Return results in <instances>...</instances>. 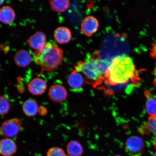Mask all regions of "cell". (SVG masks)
I'll list each match as a JSON object with an SVG mask.
<instances>
[{"instance_id":"6da1fadb","label":"cell","mask_w":156,"mask_h":156,"mask_svg":"<svg viewBox=\"0 0 156 156\" xmlns=\"http://www.w3.org/2000/svg\"><path fill=\"white\" fill-rule=\"evenodd\" d=\"M134 79L139 80L138 73L132 58L126 54L112 58L104 75V81L109 85L126 83Z\"/></svg>"},{"instance_id":"7a4b0ae2","label":"cell","mask_w":156,"mask_h":156,"mask_svg":"<svg viewBox=\"0 0 156 156\" xmlns=\"http://www.w3.org/2000/svg\"><path fill=\"white\" fill-rule=\"evenodd\" d=\"M64 58L63 51L56 45L47 42L41 49L35 51V63L40 66L42 71H53L61 65Z\"/></svg>"},{"instance_id":"3957f363","label":"cell","mask_w":156,"mask_h":156,"mask_svg":"<svg viewBox=\"0 0 156 156\" xmlns=\"http://www.w3.org/2000/svg\"><path fill=\"white\" fill-rule=\"evenodd\" d=\"M98 52L95 54L87 55L85 60L79 62L75 66V70L85 76L86 83L97 87L104 81V77L99 71Z\"/></svg>"},{"instance_id":"277c9868","label":"cell","mask_w":156,"mask_h":156,"mask_svg":"<svg viewBox=\"0 0 156 156\" xmlns=\"http://www.w3.org/2000/svg\"><path fill=\"white\" fill-rule=\"evenodd\" d=\"M145 148L143 140L139 136H130L126 142L125 149L129 156H141Z\"/></svg>"},{"instance_id":"5b68a950","label":"cell","mask_w":156,"mask_h":156,"mask_svg":"<svg viewBox=\"0 0 156 156\" xmlns=\"http://www.w3.org/2000/svg\"><path fill=\"white\" fill-rule=\"evenodd\" d=\"M21 127V121L18 118L6 120L2 124L1 135L8 138L14 137L20 131Z\"/></svg>"},{"instance_id":"8992f818","label":"cell","mask_w":156,"mask_h":156,"mask_svg":"<svg viewBox=\"0 0 156 156\" xmlns=\"http://www.w3.org/2000/svg\"><path fill=\"white\" fill-rule=\"evenodd\" d=\"M99 24L98 20L94 17L88 16L83 19L81 24L82 33L87 37H91L98 30Z\"/></svg>"},{"instance_id":"52a82bcc","label":"cell","mask_w":156,"mask_h":156,"mask_svg":"<svg viewBox=\"0 0 156 156\" xmlns=\"http://www.w3.org/2000/svg\"><path fill=\"white\" fill-rule=\"evenodd\" d=\"M48 95L54 102H61L67 98V92L63 86L59 84L54 85L50 87L48 91Z\"/></svg>"},{"instance_id":"ba28073f","label":"cell","mask_w":156,"mask_h":156,"mask_svg":"<svg viewBox=\"0 0 156 156\" xmlns=\"http://www.w3.org/2000/svg\"><path fill=\"white\" fill-rule=\"evenodd\" d=\"M29 47L36 51L41 49L47 42L46 35L42 32H37L27 40Z\"/></svg>"},{"instance_id":"9c48e42d","label":"cell","mask_w":156,"mask_h":156,"mask_svg":"<svg viewBox=\"0 0 156 156\" xmlns=\"http://www.w3.org/2000/svg\"><path fill=\"white\" fill-rule=\"evenodd\" d=\"M46 88V82L40 78H36L33 79L28 85L29 92L36 95L43 94L45 91Z\"/></svg>"},{"instance_id":"30bf717a","label":"cell","mask_w":156,"mask_h":156,"mask_svg":"<svg viewBox=\"0 0 156 156\" xmlns=\"http://www.w3.org/2000/svg\"><path fill=\"white\" fill-rule=\"evenodd\" d=\"M141 133L149 135L152 134L154 136V146L156 150V115L150 116L147 122L140 128Z\"/></svg>"},{"instance_id":"8fae6325","label":"cell","mask_w":156,"mask_h":156,"mask_svg":"<svg viewBox=\"0 0 156 156\" xmlns=\"http://www.w3.org/2000/svg\"><path fill=\"white\" fill-rule=\"evenodd\" d=\"M16 144L13 140L10 138L2 139L0 144V152L3 156H11L17 151Z\"/></svg>"},{"instance_id":"7c38bea8","label":"cell","mask_w":156,"mask_h":156,"mask_svg":"<svg viewBox=\"0 0 156 156\" xmlns=\"http://www.w3.org/2000/svg\"><path fill=\"white\" fill-rule=\"evenodd\" d=\"M54 38L58 44H64L68 43L72 38L71 31L67 27H58L55 31Z\"/></svg>"},{"instance_id":"4fadbf2b","label":"cell","mask_w":156,"mask_h":156,"mask_svg":"<svg viewBox=\"0 0 156 156\" xmlns=\"http://www.w3.org/2000/svg\"><path fill=\"white\" fill-rule=\"evenodd\" d=\"M15 63L20 67H25L28 66L32 62L31 55L25 50H21L16 53L14 58Z\"/></svg>"},{"instance_id":"5bb4252c","label":"cell","mask_w":156,"mask_h":156,"mask_svg":"<svg viewBox=\"0 0 156 156\" xmlns=\"http://www.w3.org/2000/svg\"><path fill=\"white\" fill-rule=\"evenodd\" d=\"M84 81L83 76L75 70L70 74L68 79L69 86L75 90H80Z\"/></svg>"},{"instance_id":"9a60e30c","label":"cell","mask_w":156,"mask_h":156,"mask_svg":"<svg viewBox=\"0 0 156 156\" xmlns=\"http://www.w3.org/2000/svg\"><path fill=\"white\" fill-rule=\"evenodd\" d=\"M15 16L14 11L9 6H4L0 10V20L4 24H9L12 22Z\"/></svg>"},{"instance_id":"2e32d148","label":"cell","mask_w":156,"mask_h":156,"mask_svg":"<svg viewBox=\"0 0 156 156\" xmlns=\"http://www.w3.org/2000/svg\"><path fill=\"white\" fill-rule=\"evenodd\" d=\"M39 107L36 100L30 99L24 102L23 105V110L26 115L29 117L33 116L38 112Z\"/></svg>"},{"instance_id":"e0dca14e","label":"cell","mask_w":156,"mask_h":156,"mask_svg":"<svg viewBox=\"0 0 156 156\" xmlns=\"http://www.w3.org/2000/svg\"><path fill=\"white\" fill-rule=\"evenodd\" d=\"M144 94L146 99V111L150 116L155 115H156V98L149 90H145Z\"/></svg>"},{"instance_id":"ac0fdd59","label":"cell","mask_w":156,"mask_h":156,"mask_svg":"<svg viewBox=\"0 0 156 156\" xmlns=\"http://www.w3.org/2000/svg\"><path fill=\"white\" fill-rule=\"evenodd\" d=\"M67 151L69 156H81L83 153L82 146L79 142L74 140L68 143Z\"/></svg>"},{"instance_id":"d6986e66","label":"cell","mask_w":156,"mask_h":156,"mask_svg":"<svg viewBox=\"0 0 156 156\" xmlns=\"http://www.w3.org/2000/svg\"><path fill=\"white\" fill-rule=\"evenodd\" d=\"M51 8L52 11L58 12H63L70 6L68 0H52L49 1Z\"/></svg>"},{"instance_id":"ffe728a7","label":"cell","mask_w":156,"mask_h":156,"mask_svg":"<svg viewBox=\"0 0 156 156\" xmlns=\"http://www.w3.org/2000/svg\"><path fill=\"white\" fill-rule=\"evenodd\" d=\"M0 114L4 115L8 113L10 108V105L7 97L2 95L0 97Z\"/></svg>"},{"instance_id":"44dd1931","label":"cell","mask_w":156,"mask_h":156,"mask_svg":"<svg viewBox=\"0 0 156 156\" xmlns=\"http://www.w3.org/2000/svg\"><path fill=\"white\" fill-rule=\"evenodd\" d=\"M46 156H66L65 151L61 148L53 147L50 148Z\"/></svg>"},{"instance_id":"7402d4cb","label":"cell","mask_w":156,"mask_h":156,"mask_svg":"<svg viewBox=\"0 0 156 156\" xmlns=\"http://www.w3.org/2000/svg\"><path fill=\"white\" fill-rule=\"evenodd\" d=\"M151 56L152 58L156 60V40L154 42L151 44Z\"/></svg>"},{"instance_id":"603a6c76","label":"cell","mask_w":156,"mask_h":156,"mask_svg":"<svg viewBox=\"0 0 156 156\" xmlns=\"http://www.w3.org/2000/svg\"><path fill=\"white\" fill-rule=\"evenodd\" d=\"M48 110L45 107L41 106L39 107L38 113L41 116H45Z\"/></svg>"},{"instance_id":"cb8c5ba5","label":"cell","mask_w":156,"mask_h":156,"mask_svg":"<svg viewBox=\"0 0 156 156\" xmlns=\"http://www.w3.org/2000/svg\"><path fill=\"white\" fill-rule=\"evenodd\" d=\"M153 74L154 76V79L153 83L154 85L156 87V64L154 69V71H153Z\"/></svg>"},{"instance_id":"d4e9b609","label":"cell","mask_w":156,"mask_h":156,"mask_svg":"<svg viewBox=\"0 0 156 156\" xmlns=\"http://www.w3.org/2000/svg\"><path fill=\"white\" fill-rule=\"evenodd\" d=\"M152 156H156V152L154 153V154Z\"/></svg>"},{"instance_id":"484cf974","label":"cell","mask_w":156,"mask_h":156,"mask_svg":"<svg viewBox=\"0 0 156 156\" xmlns=\"http://www.w3.org/2000/svg\"><path fill=\"white\" fill-rule=\"evenodd\" d=\"M114 156H121V155H114Z\"/></svg>"}]
</instances>
